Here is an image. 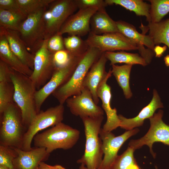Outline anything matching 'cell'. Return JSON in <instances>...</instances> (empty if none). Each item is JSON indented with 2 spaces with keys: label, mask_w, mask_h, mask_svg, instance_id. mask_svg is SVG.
Instances as JSON below:
<instances>
[{
  "label": "cell",
  "mask_w": 169,
  "mask_h": 169,
  "mask_svg": "<svg viewBox=\"0 0 169 169\" xmlns=\"http://www.w3.org/2000/svg\"><path fill=\"white\" fill-rule=\"evenodd\" d=\"M80 132L62 122L52 126L34 137L33 141L35 147H44L50 154L58 149L68 150L76 144Z\"/></svg>",
  "instance_id": "277c9868"
},
{
  "label": "cell",
  "mask_w": 169,
  "mask_h": 169,
  "mask_svg": "<svg viewBox=\"0 0 169 169\" xmlns=\"http://www.w3.org/2000/svg\"><path fill=\"white\" fill-rule=\"evenodd\" d=\"M26 17L21 12L0 9V28L18 32Z\"/></svg>",
  "instance_id": "83f0119b"
},
{
  "label": "cell",
  "mask_w": 169,
  "mask_h": 169,
  "mask_svg": "<svg viewBox=\"0 0 169 169\" xmlns=\"http://www.w3.org/2000/svg\"><path fill=\"white\" fill-rule=\"evenodd\" d=\"M10 68L14 87L13 101L21 110L23 124L27 130L38 114L34 97L37 90L29 76Z\"/></svg>",
  "instance_id": "6da1fadb"
},
{
  "label": "cell",
  "mask_w": 169,
  "mask_h": 169,
  "mask_svg": "<svg viewBox=\"0 0 169 169\" xmlns=\"http://www.w3.org/2000/svg\"><path fill=\"white\" fill-rule=\"evenodd\" d=\"M108 5L114 4L120 5L126 9L134 12L138 16H144L146 21L150 22V4L142 0H105Z\"/></svg>",
  "instance_id": "d4e9b609"
},
{
  "label": "cell",
  "mask_w": 169,
  "mask_h": 169,
  "mask_svg": "<svg viewBox=\"0 0 169 169\" xmlns=\"http://www.w3.org/2000/svg\"><path fill=\"white\" fill-rule=\"evenodd\" d=\"M90 32L96 35L118 32L116 21L108 15L105 10H98L91 18Z\"/></svg>",
  "instance_id": "7402d4cb"
},
{
  "label": "cell",
  "mask_w": 169,
  "mask_h": 169,
  "mask_svg": "<svg viewBox=\"0 0 169 169\" xmlns=\"http://www.w3.org/2000/svg\"><path fill=\"white\" fill-rule=\"evenodd\" d=\"M44 14V39L58 33L68 18L78 8L76 0H54Z\"/></svg>",
  "instance_id": "8992f818"
},
{
  "label": "cell",
  "mask_w": 169,
  "mask_h": 169,
  "mask_svg": "<svg viewBox=\"0 0 169 169\" xmlns=\"http://www.w3.org/2000/svg\"><path fill=\"white\" fill-rule=\"evenodd\" d=\"M0 169H9L4 166H0Z\"/></svg>",
  "instance_id": "7bdbcfd3"
},
{
  "label": "cell",
  "mask_w": 169,
  "mask_h": 169,
  "mask_svg": "<svg viewBox=\"0 0 169 169\" xmlns=\"http://www.w3.org/2000/svg\"><path fill=\"white\" fill-rule=\"evenodd\" d=\"M65 49L74 57L79 56L84 54L88 46L85 41L80 37L76 35L69 36L64 38Z\"/></svg>",
  "instance_id": "f546056e"
},
{
  "label": "cell",
  "mask_w": 169,
  "mask_h": 169,
  "mask_svg": "<svg viewBox=\"0 0 169 169\" xmlns=\"http://www.w3.org/2000/svg\"><path fill=\"white\" fill-rule=\"evenodd\" d=\"M166 49V46H164L163 47H161L159 46L155 47L154 51L156 53V57H161Z\"/></svg>",
  "instance_id": "ab89813d"
},
{
  "label": "cell",
  "mask_w": 169,
  "mask_h": 169,
  "mask_svg": "<svg viewBox=\"0 0 169 169\" xmlns=\"http://www.w3.org/2000/svg\"><path fill=\"white\" fill-rule=\"evenodd\" d=\"M0 60L14 70L28 76L33 70L23 63L12 52L5 36L0 33Z\"/></svg>",
  "instance_id": "44dd1931"
},
{
  "label": "cell",
  "mask_w": 169,
  "mask_h": 169,
  "mask_svg": "<svg viewBox=\"0 0 169 169\" xmlns=\"http://www.w3.org/2000/svg\"><path fill=\"white\" fill-rule=\"evenodd\" d=\"M150 22L158 23L169 12V0H149Z\"/></svg>",
  "instance_id": "4dcf8cb0"
},
{
  "label": "cell",
  "mask_w": 169,
  "mask_h": 169,
  "mask_svg": "<svg viewBox=\"0 0 169 169\" xmlns=\"http://www.w3.org/2000/svg\"><path fill=\"white\" fill-rule=\"evenodd\" d=\"M88 47H94L102 53L116 50H138L135 42L119 32L96 35L90 32L85 40Z\"/></svg>",
  "instance_id": "8fae6325"
},
{
  "label": "cell",
  "mask_w": 169,
  "mask_h": 169,
  "mask_svg": "<svg viewBox=\"0 0 169 169\" xmlns=\"http://www.w3.org/2000/svg\"><path fill=\"white\" fill-rule=\"evenodd\" d=\"M163 111L159 110L157 113L149 118L150 126L148 132L142 137L137 140H132L129 146L135 150L141 148L144 145L148 146L150 151L154 158L156 154L152 150L155 142H161L169 146V125L164 123L162 120Z\"/></svg>",
  "instance_id": "30bf717a"
},
{
  "label": "cell",
  "mask_w": 169,
  "mask_h": 169,
  "mask_svg": "<svg viewBox=\"0 0 169 169\" xmlns=\"http://www.w3.org/2000/svg\"><path fill=\"white\" fill-rule=\"evenodd\" d=\"M14 87L12 82H0V114L13 101Z\"/></svg>",
  "instance_id": "d6a6232c"
},
{
  "label": "cell",
  "mask_w": 169,
  "mask_h": 169,
  "mask_svg": "<svg viewBox=\"0 0 169 169\" xmlns=\"http://www.w3.org/2000/svg\"><path fill=\"white\" fill-rule=\"evenodd\" d=\"M112 74L111 70L110 69L97 90L98 97L102 101V108L106 115V121L102 128L103 130L106 132H111L120 127V123L118 115H117L116 109H112L110 105L112 97L111 88L107 84V81Z\"/></svg>",
  "instance_id": "2e32d148"
},
{
  "label": "cell",
  "mask_w": 169,
  "mask_h": 169,
  "mask_svg": "<svg viewBox=\"0 0 169 169\" xmlns=\"http://www.w3.org/2000/svg\"><path fill=\"white\" fill-rule=\"evenodd\" d=\"M107 60L105 53H103L88 72L82 84L83 88H86L90 91L97 105L99 101L97 94L98 88L108 73L105 69Z\"/></svg>",
  "instance_id": "e0dca14e"
},
{
  "label": "cell",
  "mask_w": 169,
  "mask_h": 169,
  "mask_svg": "<svg viewBox=\"0 0 169 169\" xmlns=\"http://www.w3.org/2000/svg\"><path fill=\"white\" fill-rule=\"evenodd\" d=\"M105 53L107 60L110 61V65L118 63L134 65L138 64L145 66L147 64L141 56L137 53H131L120 51L119 52H107Z\"/></svg>",
  "instance_id": "4316f807"
},
{
  "label": "cell",
  "mask_w": 169,
  "mask_h": 169,
  "mask_svg": "<svg viewBox=\"0 0 169 169\" xmlns=\"http://www.w3.org/2000/svg\"><path fill=\"white\" fill-rule=\"evenodd\" d=\"M0 118V145L21 149L27 129L23 124L20 109L13 101Z\"/></svg>",
  "instance_id": "5b68a950"
},
{
  "label": "cell",
  "mask_w": 169,
  "mask_h": 169,
  "mask_svg": "<svg viewBox=\"0 0 169 169\" xmlns=\"http://www.w3.org/2000/svg\"><path fill=\"white\" fill-rule=\"evenodd\" d=\"M0 33L5 36L12 52L23 63L33 70L34 55L28 51L18 32L0 28Z\"/></svg>",
  "instance_id": "ffe728a7"
},
{
  "label": "cell",
  "mask_w": 169,
  "mask_h": 169,
  "mask_svg": "<svg viewBox=\"0 0 169 169\" xmlns=\"http://www.w3.org/2000/svg\"><path fill=\"white\" fill-rule=\"evenodd\" d=\"M79 169H89L84 165L81 164L79 167Z\"/></svg>",
  "instance_id": "b9f144b4"
},
{
  "label": "cell",
  "mask_w": 169,
  "mask_h": 169,
  "mask_svg": "<svg viewBox=\"0 0 169 169\" xmlns=\"http://www.w3.org/2000/svg\"><path fill=\"white\" fill-rule=\"evenodd\" d=\"M140 28L142 31L147 30L155 45L163 43L169 48V18L158 23L149 22L147 26L142 24Z\"/></svg>",
  "instance_id": "cb8c5ba5"
},
{
  "label": "cell",
  "mask_w": 169,
  "mask_h": 169,
  "mask_svg": "<svg viewBox=\"0 0 169 169\" xmlns=\"http://www.w3.org/2000/svg\"><path fill=\"white\" fill-rule=\"evenodd\" d=\"M78 8L79 9L90 8H97L99 10H105L108 6L105 0H76Z\"/></svg>",
  "instance_id": "d590c367"
},
{
  "label": "cell",
  "mask_w": 169,
  "mask_h": 169,
  "mask_svg": "<svg viewBox=\"0 0 169 169\" xmlns=\"http://www.w3.org/2000/svg\"><path fill=\"white\" fill-rule=\"evenodd\" d=\"M140 130L138 128L127 131L115 136L111 132L104 131L101 129L99 136L102 141V149L104 155L101 165L98 169H110L118 156L117 153L124 143Z\"/></svg>",
  "instance_id": "4fadbf2b"
},
{
  "label": "cell",
  "mask_w": 169,
  "mask_h": 169,
  "mask_svg": "<svg viewBox=\"0 0 169 169\" xmlns=\"http://www.w3.org/2000/svg\"><path fill=\"white\" fill-rule=\"evenodd\" d=\"M15 148L17 155L13 161L14 169H37L40 162L47 161L50 155L44 147L32 148L28 151Z\"/></svg>",
  "instance_id": "ac0fdd59"
},
{
  "label": "cell",
  "mask_w": 169,
  "mask_h": 169,
  "mask_svg": "<svg viewBox=\"0 0 169 169\" xmlns=\"http://www.w3.org/2000/svg\"><path fill=\"white\" fill-rule=\"evenodd\" d=\"M103 119V115L81 118L86 138L85 149L77 162L89 169H98L102 161V142L99 134Z\"/></svg>",
  "instance_id": "7a4b0ae2"
},
{
  "label": "cell",
  "mask_w": 169,
  "mask_h": 169,
  "mask_svg": "<svg viewBox=\"0 0 169 169\" xmlns=\"http://www.w3.org/2000/svg\"><path fill=\"white\" fill-rule=\"evenodd\" d=\"M102 53L96 48L88 47L70 78L52 93L59 104L64 105L68 98L80 93L87 74Z\"/></svg>",
  "instance_id": "3957f363"
},
{
  "label": "cell",
  "mask_w": 169,
  "mask_h": 169,
  "mask_svg": "<svg viewBox=\"0 0 169 169\" xmlns=\"http://www.w3.org/2000/svg\"><path fill=\"white\" fill-rule=\"evenodd\" d=\"M47 48L49 51L53 54L64 49V38L62 35L58 33L50 38L47 41Z\"/></svg>",
  "instance_id": "e575fe53"
},
{
  "label": "cell",
  "mask_w": 169,
  "mask_h": 169,
  "mask_svg": "<svg viewBox=\"0 0 169 169\" xmlns=\"http://www.w3.org/2000/svg\"><path fill=\"white\" fill-rule=\"evenodd\" d=\"M37 169H66L62 166L56 165L51 166L45 163L44 161L40 162Z\"/></svg>",
  "instance_id": "f35d334b"
},
{
  "label": "cell",
  "mask_w": 169,
  "mask_h": 169,
  "mask_svg": "<svg viewBox=\"0 0 169 169\" xmlns=\"http://www.w3.org/2000/svg\"><path fill=\"white\" fill-rule=\"evenodd\" d=\"M48 40L43 44L34 55L33 69L29 78L37 90L45 85L51 77L56 67L53 60V54L47 48Z\"/></svg>",
  "instance_id": "7c38bea8"
},
{
  "label": "cell",
  "mask_w": 169,
  "mask_h": 169,
  "mask_svg": "<svg viewBox=\"0 0 169 169\" xmlns=\"http://www.w3.org/2000/svg\"><path fill=\"white\" fill-rule=\"evenodd\" d=\"M64 111V105L60 104L45 111H40L31 122L24 135L21 149L25 151L31 150V143L35 136L42 130L62 122Z\"/></svg>",
  "instance_id": "ba28073f"
},
{
  "label": "cell",
  "mask_w": 169,
  "mask_h": 169,
  "mask_svg": "<svg viewBox=\"0 0 169 169\" xmlns=\"http://www.w3.org/2000/svg\"><path fill=\"white\" fill-rule=\"evenodd\" d=\"M132 65L125 64L121 66L112 65V74L123 90L124 95L126 99H129L132 96L130 86V73Z\"/></svg>",
  "instance_id": "484cf974"
},
{
  "label": "cell",
  "mask_w": 169,
  "mask_h": 169,
  "mask_svg": "<svg viewBox=\"0 0 169 169\" xmlns=\"http://www.w3.org/2000/svg\"><path fill=\"white\" fill-rule=\"evenodd\" d=\"M66 105L74 115L81 119L103 115V110L95 102L92 94L87 88L83 87L79 94L68 98Z\"/></svg>",
  "instance_id": "5bb4252c"
},
{
  "label": "cell",
  "mask_w": 169,
  "mask_h": 169,
  "mask_svg": "<svg viewBox=\"0 0 169 169\" xmlns=\"http://www.w3.org/2000/svg\"><path fill=\"white\" fill-rule=\"evenodd\" d=\"M164 60L166 65L169 66V55H167L164 57Z\"/></svg>",
  "instance_id": "60d3db41"
},
{
  "label": "cell",
  "mask_w": 169,
  "mask_h": 169,
  "mask_svg": "<svg viewBox=\"0 0 169 169\" xmlns=\"http://www.w3.org/2000/svg\"><path fill=\"white\" fill-rule=\"evenodd\" d=\"M160 96L157 91L154 89L153 97L150 103L143 108L137 115L131 118H127L121 115H119L120 123V127L127 131L143 125L144 120L152 116L158 109L163 107Z\"/></svg>",
  "instance_id": "d6986e66"
},
{
  "label": "cell",
  "mask_w": 169,
  "mask_h": 169,
  "mask_svg": "<svg viewBox=\"0 0 169 169\" xmlns=\"http://www.w3.org/2000/svg\"><path fill=\"white\" fill-rule=\"evenodd\" d=\"M73 57L65 49L55 53L53 54V60L56 67L65 65Z\"/></svg>",
  "instance_id": "8d00e7d4"
},
{
  "label": "cell",
  "mask_w": 169,
  "mask_h": 169,
  "mask_svg": "<svg viewBox=\"0 0 169 169\" xmlns=\"http://www.w3.org/2000/svg\"><path fill=\"white\" fill-rule=\"evenodd\" d=\"M98 10L97 8L79 9L68 18L58 33L62 35L67 33L69 36L80 37L89 34L90 32L91 18Z\"/></svg>",
  "instance_id": "9a60e30c"
},
{
  "label": "cell",
  "mask_w": 169,
  "mask_h": 169,
  "mask_svg": "<svg viewBox=\"0 0 169 169\" xmlns=\"http://www.w3.org/2000/svg\"><path fill=\"white\" fill-rule=\"evenodd\" d=\"M141 169H143L141 168Z\"/></svg>",
  "instance_id": "ee69618b"
},
{
  "label": "cell",
  "mask_w": 169,
  "mask_h": 169,
  "mask_svg": "<svg viewBox=\"0 0 169 169\" xmlns=\"http://www.w3.org/2000/svg\"><path fill=\"white\" fill-rule=\"evenodd\" d=\"M135 151L128 147L122 154L117 156L110 169H141L134 157Z\"/></svg>",
  "instance_id": "f1b7e54d"
},
{
  "label": "cell",
  "mask_w": 169,
  "mask_h": 169,
  "mask_svg": "<svg viewBox=\"0 0 169 169\" xmlns=\"http://www.w3.org/2000/svg\"><path fill=\"white\" fill-rule=\"evenodd\" d=\"M54 0H17L22 13L27 17L42 8L48 7Z\"/></svg>",
  "instance_id": "1f68e13d"
},
{
  "label": "cell",
  "mask_w": 169,
  "mask_h": 169,
  "mask_svg": "<svg viewBox=\"0 0 169 169\" xmlns=\"http://www.w3.org/2000/svg\"><path fill=\"white\" fill-rule=\"evenodd\" d=\"M118 32L132 40L139 47L143 45L154 51L155 45L147 35L139 33L133 25L122 20L116 21Z\"/></svg>",
  "instance_id": "603a6c76"
},
{
  "label": "cell",
  "mask_w": 169,
  "mask_h": 169,
  "mask_svg": "<svg viewBox=\"0 0 169 169\" xmlns=\"http://www.w3.org/2000/svg\"><path fill=\"white\" fill-rule=\"evenodd\" d=\"M83 54L73 57L65 65L56 68L51 77L43 86L36 90L34 95L36 110L38 114L47 98L70 78Z\"/></svg>",
  "instance_id": "9c48e42d"
},
{
  "label": "cell",
  "mask_w": 169,
  "mask_h": 169,
  "mask_svg": "<svg viewBox=\"0 0 169 169\" xmlns=\"http://www.w3.org/2000/svg\"><path fill=\"white\" fill-rule=\"evenodd\" d=\"M17 155L15 148L0 145V166L14 169L13 161Z\"/></svg>",
  "instance_id": "836d02e7"
},
{
  "label": "cell",
  "mask_w": 169,
  "mask_h": 169,
  "mask_svg": "<svg viewBox=\"0 0 169 169\" xmlns=\"http://www.w3.org/2000/svg\"><path fill=\"white\" fill-rule=\"evenodd\" d=\"M0 9L22 13L17 0H0Z\"/></svg>",
  "instance_id": "74e56055"
},
{
  "label": "cell",
  "mask_w": 169,
  "mask_h": 169,
  "mask_svg": "<svg viewBox=\"0 0 169 169\" xmlns=\"http://www.w3.org/2000/svg\"><path fill=\"white\" fill-rule=\"evenodd\" d=\"M48 7L28 16L21 24L18 32L28 51L34 55L44 40L43 17Z\"/></svg>",
  "instance_id": "52a82bcc"
}]
</instances>
